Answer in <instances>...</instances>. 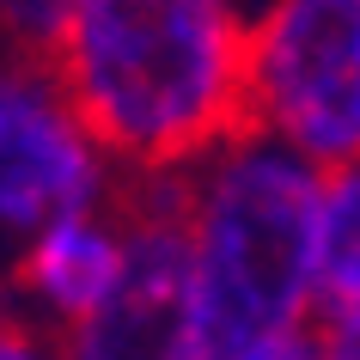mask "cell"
Wrapping results in <instances>:
<instances>
[{"label": "cell", "instance_id": "cell-9", "mask_svg": "<svg viewBox=\"0 0 360 360\" xmlns=\"http://www.w3.org/2000/svg\"><path fill=\"white\" fill-rule=\"evenodd\" d=\"M220 360H330V336H323V323H293V330H275V336L238 342Z\"/></svg>", "mask_w": 360, "mask_h": 360}, {"label": "cell", "instance_id": "cell-5", "mask_svg": "<svg viewBox=\"0 0 360 360\" xmlns=\"http://www.w3.org/2000/svg\"><path fill=\"white\" fill-rule=\"evenodd\" d=\"M129 263L122 281L61 348L68 360H214L195 250L184 226V171H141L122 184Z\"/></svg>", "mask_w": 360, "mask_h": 360}, {"label": "cell", "instance_id": "cell-8", "mask_svg": "<svg viewBox=\"0 0 360 360\" xmlns=\"http://www.w3.org/2000/svg\"><path fill=\"white\" fill-rule=\"evenodd\" d=\"M79 0H0V49L19 56H56L61 31Z\"/></svg>", "mask_w": 360, "mask_h": 360}, {"label": "cell", "instance_id": "cell-7", "mask_svg": "<svg viewBox=\"0 0 360 360\" xmlns=\"http://www.w3.org/2000/svg\"><path fill=\"white\" fill-rule=\"evenodd\" d=\"M360 318V159L330 171L318 250V323Z\"/></svg>", "mask_w": 360, "mask_h": 360}, {"label": "cell", "instance_id": "cell-2", "mask_svg": "<svg viewBox=\"0 0 360 360\" xmlns=\"http://www.w3.org/2000/svg\"><path fill=\"white\" fill-rule=\"evenodd\" d=\"M330 171L263 129L184 171V226L214 360L238 342L318 323V250Z\"/></svg>", "mask_w": 360, "mask_h": 360}, {"label": "cell", "instance_id": "cell-6", "mask_svg": "<svg viewBox=\"0 0 360 360\" xmlns=\"http://www.w3.org/2000/svg\"><path fill=\"white\" fill-rule=\"evenodd\" d=\"M122 263H129L122 208L79 214V220H61V226L37 232V238L13 257L6 293H13V305H19L25 318H37L43 330L68 336L74 323H86L98 305L116 293Z\"/></svg>", "mask_w": 360, "mask_h": 360}, {"label": "cell", "instance_id": "cell-1", "mask_svg": "<svg viewBox=\"0 0 360 360\" xmlns=\"http://www.w3.org/2000/svg\"><path fill=\"white\" fill-rule=\"evenodd\" d=\"M49 61L129 177L190 171L250 129V19L238 0H79Z\"/></svg>", "mask_w": 360, "mask_h": 360}, {"label": "cell", "instance_id": "cell-4", "mask_svg": "<svg viewBox=\"0 0 360 360\" xmlns=\"http://www.w3.org/2000/svg\"><path fill=\"white\" fill-rule=\"evenodd\" d=\"M250 129L323 171L360 159V0H269L250 19Z\"/></svg>", "mask_w": 360, "mask_h": 360}, {"label": "cell", "instance_id": "cell-10", "mask_svg": "<svg viewBox=\"0 0 360 360\" xmlns=\"http://www.w3.org/2000/svg\"><path fill=\"white\" fill-rule=\"evenodd\" d=\"M0 360H68V348L56 330H43L13 300H0Z\"/></svg>", "mask_w": 360, "mask_h": 360}, {"label": "cell", "instance_id": "cell-11", "mask_svg": "<svg viewBox=\"0 0 360 360\" xmlns=\"http://www.w3.org/2000/svg\"><path fill=\"white\" fill-rule=\"evenodd\" d=\"M323 336H330V360H360V318L323 323Z\"/></svg>", "mask_w": 360, "mask_h": 360}, {"label": "cell", "instance_id": "cell-3", "mask_svg": "<svg viewBox=\"0 0 360 360\" xmlns=\"http://www.w3.org/2000/svg\"><path fill=\"white\" fill-rule=\"evenodd\" d=\"M129 171L86 129L49 56L0 49V263L37 232L122 208Z\"/></svg>", "mask_w": 360, "mask_h": 360}]
</instances>
